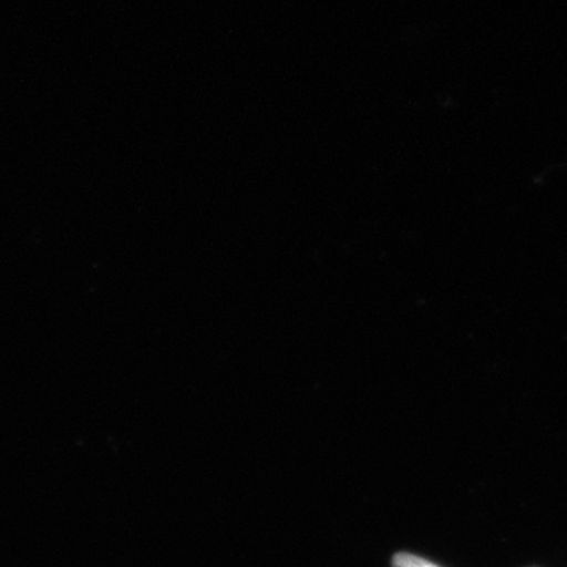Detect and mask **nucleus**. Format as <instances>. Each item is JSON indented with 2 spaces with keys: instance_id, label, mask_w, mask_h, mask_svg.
<instances>
[{
  "instance_id": "nucleus-1",
  "label": "nucleus",
  "mask_w": 567,
  "mask_h": 567,
  "mask_svg": "<svg viewBox=\"0 0 567 567\" xmlns=\"http://www.w3.org/2000/svg\"><path fill=\"white\" fill-rule=\"evenodd\" d=\"M394 567H440L434 563L427 561V559L415 557L410 554H398L393 558Z\"/></svg>"
}]
</instances>
